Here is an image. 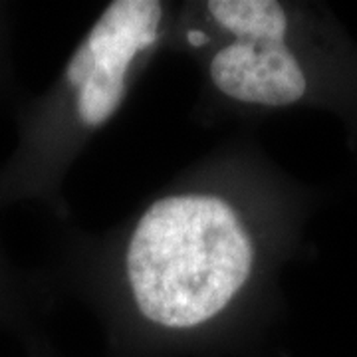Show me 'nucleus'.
Instances as JSON below:
<instances>
[{
	"mask_svg": "<svg viewBox=\"0 0 357 357\" xmlns=\"http://www.w3.org/2000/svg\"><path fill=\"white\" fill-rule=\"evenodd\" d=\"M255 241L232 204L211 192L151 203L131 230L126 282L143 319L199 330L236 300L255 268Z\"/></svg>",
	"mask_w": 357,
	"mask_h": 357,
	"instance_id": "f257e3e1",
	"label": "nucleus"
},
{
	"mask_svg": "<svg viewBox=\"0 0 357 357\" xmlns=\"http://www.w3.org/2000/svg\"><path fill=\"white\" fill-rule=\"evenodd\" d=\"M165 4L115 0L105 6L66 64L56 86L58 115L77 131L103 128L126 100L135 64L161 34Z\"/></svg>",
	"mask_w": 357,
	"mask_h": 357,
	"instance_id": "f03ea898",
	"label": "nucleus"
},
{
	"mask_svg": "<svg viewBox=\"0 0 357 357\" xmlns=\"http://www.w3.org/2000/svg\"><path fill=\"white\" fill-rule=\"evenodd\" d=\"M208 77L225 98L262 107L298 103L307 89L284 38H230L211 56Z\"/></svg>",
	"mask_w": 357,
	"mask_h": 357,
	"instance_id": "7ed1b4c3",
	"label": "nucleus"
},
{
	"mask_svg": "<svg viewBox=\"0 0 357 357\" xmlns=\"http://www.w3.org/2000/svg\"><path fill=\"white\" fill-rule=\"evenodd\" d=\"M206 13L229 38H286L288 16L274 0H213Z\"/></svg>",
	"mask_w": 357,
	"mask_h": 357,
	"instance_id": "20e7f679",
	"label": "nucleus"
}]
</instances>
